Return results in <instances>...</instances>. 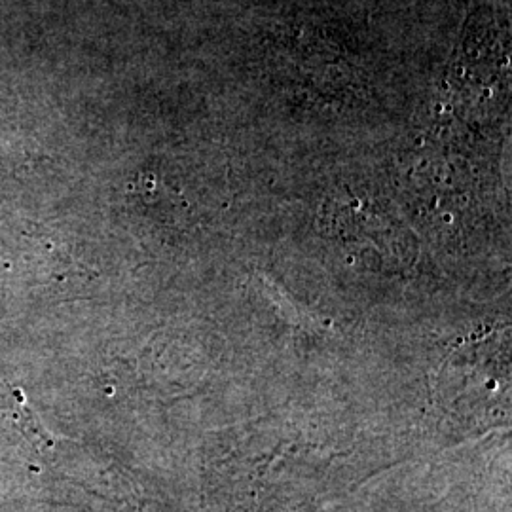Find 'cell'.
<instances>
[{"label":"cell","instance_id":"obj_1","mask_svg":"<svg viewBox=\"0 0 512 512\" xmlns=\"http://www.w3.org/2000/svg\"><path fill=\"white\" fill-rule=\"evenodd\" d=\"M14 397L18 399L16 408H14V423L18 425L21 435L40 454L50 452L55 444L54 435L40 423L35 410L25 401L21 389H14Z\"/></svg>","mask_w":512,"mask_h":512}]
</instances>
